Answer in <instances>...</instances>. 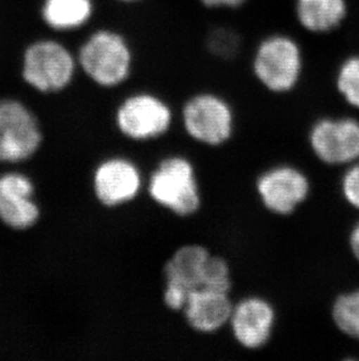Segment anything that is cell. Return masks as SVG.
Segmentation results:
<instances>
[{
	"instance_id": "1",
	"label": "cell",
	"mask_w": 359,
	"mask_h": 361,
	"mask_svg": "<svg viewBox=\"0 0 359 361\" xmlns=\"http://www.w3.org/2000/svg\"><path fill=\"white\" fill-rule=\"evenodd\" d=\"M81 71L99 88L115 89L129 81L134 51L125 35L115 28H99L88 35L76 54Z\"/></svg>"
},
{
	"instance_id": "2",
	"label": "cell",
	"mask_w": 359,
	"mask_h": 361,
	"mask_svg": "<svg viewBox=\"0 0 359 361\" xmlns=\"http://www.w3.org/2000/svg\"><path fill=\"white\" fill-rule=\"evenodd\" d=\"M147 193L156 204L179 218H188L200 211V185L193 163L180 154L159 161L147 183Z\"/></svg>"
},
{
	"instance_id": "3",
	"label": "cell",
	"mask_w": 359,
	"mask_h": 361,
	"mask_svg": "<svg viewBox=\"0 0 359 361\" xmlns=\"http://www.w3.org/2000/svg\"><path fill=\"white\" fill-rule=\"evenodd\" d=\"M252 74L263 88L273 94H286L296 88L303 73V53L291 35L273 33L254 49Z\"/></svg>"
},
{
	"instance_id": "4",
	"label": "cell",
	"mask_w": 359,
	"mask_h": 361,
	"mask_svg": "<svg viewBox=\"0 0 359 361\" xmlns=\"http://www.w3.org/2000/svg\"><path fill=\"white\" fill-rule=\"evenodd\" d=\"M78 72L76 54L61 41L32 42L23 56V79L37 92L55 94L68 88Z\"/></svg>"
},
{
	"instance_id": "5",
	"label": "cell",
	"mask_w": 359,
	"mask_h": 361,
	"mask_svg": "<svg viewBox=\"0 0 359 361\" xmlns=\"http://www.w3.org/2000/svg\"><path fill=\"white\" fill-rule=\"evenodd\" d=\"M181 121L187 135L206 147H220L234 135V108L217 92L207 90L190 96L183 103Z\"/></svg>"
},
{
	"instance_id": "6",
	"label": "cell",
	"mask_w": 359,
	"mask_h": 361,
	"mask_svg": "<svg viewBox=\"0 0 359 361\" xmlns=\"http://www.w3.org/2000/svg\"><path fill=\"white\" fill-rule=\"evenodd\" d=\"M170 103L152 92H134L115 108V128L133 142H146L166 135L173 126Z\"/></svg>"
},
{
	"instance_id": "7",
	"label": "cell",
	"mask_w": 359,
	"mask_h": 361,
	"mask_svg": "<svg viewBox=\"0 0 359 361\" xmlns=\"http://www.w3.org/2000/svg\"><path fill=\"white\" fill-rule=\"evenodd\" d=\"M256 191L261 204L273 214H291L310 193V183L298 167L277 165L264 171L256 180Z\"/></svg>"
},
{
	"instance_id": "8",
	"label": "cell",
	"mask_w": 359,
	"mask_h": 361,
	"mask_svg": "<svg viewBox=\"0 0 359 361\" xmlns=\"http://www.w3.org/2000/svg\"><path fill=\"white\" fill-rule=\"evenodd\" d=\"M143 185V174L138 165L122 156L103 159L92 174L96 199L106 208L119 207L134 200Z\"/></svg>"
},
{
	"instance_id": "9",
	"label": "cell",
	"mask_w": 359,
	"mask_h": 361,
	"mask_svg": "<svg viewBox=\"0 0 359 361\" xmlns=\"http://www.w3.org/2000/svg\"><path fill=\"white\" fill-rule=\"evenodd\" d=\"M309 143L323 163H353L359 159V122L351 117L321 118L310 129Z\"/></svg>"
},
{
	"instance_id": "10",
	"label": "cell",
	"mask_w": 359,
	"mask_h": 361,
	"mask_svg": "<svg viewBox=\"0 0 359 361\" xmlns=\"http://www.w3.org/2000/svg\"><path fill=\"white\" fill-rule=\"evenodd\" d=\"M277 314L275 307L264 297L248 296L234 304L229 326L239 346L257 351L271 341Z\"/></svg>"
},
{
	"instance_id": "11",
	"label": "cell",
	"mask_w": 359,
	"mask_h": 361,
	"mask_svg": "<svg viewBox=\"0 0 359 361\" xmlns=\"http://www.w3.org/2000/svg\"><path fill=\"white\" fill-rule=\"evenodd\" d=\"M34 188L26 176L7 173L0 177V220L13 229H27L37 224L40 209Z\"/></svg>"
},
{
	"instance_id": "12",
	"label": "cell",
	"mask_w": 359,
	"mask_h": 361,
	"mask_svg": "<svg viewBox=\"0 0 359 361\" xmlns=\"http://www.w3.org/2000/svg\"><path fill=\"white\" fill-rule=\"evenodd\" d=\"M234 305L230 293L200 288L189 293L183 318L196 334H214L229 325Z\"/></svg>"
},
{
	"instance_id": "13",
	"label": "cell",
	"mask_w": 359,
	"mask_h": 361,
	"mask_svg": "<svg viewBox=\"0 0 359 361\" xmlns=\"http://www.w3.org/2000/svg\"><path fill=\"white\" fill-rule=\"evenodd\" d=\"M211 252L200 243L181 245L163 264L165 284L180 286L191 293L200 289L206 263Z\"/></svg>"
},
{
	"instance_id": "14",
	"label": "cell",
	"mask_w": 359,
	"mask_h": 361,
	"mask_svg": "<svg viewBox=\"0 0 359 361\" xmlns=\"http://www.w3.org/2000/svg\"><path fill=\"white\" fill-rule=\"evenodd\" d=\"M348 14L346 0H295V17L303 30L316 35L334 31Z\"/></svg>"
},
{
	"instance_id": "15",
	"label": "cell",
	"mask_w": 359,
	"mask_h": 361,
	"mask_svg": "<svg viewBox=\"0 0 359 361\" xmlns=\"http://www.w3.org/2000/svg\"><path fill=\"white\" fill-rule=\"evenodd\" d=\"M95 0H44L41 18L55 32L81 30L95 16Z\"/></svg>"
},
{
	"instance_id": "16",
	"label": "cell",
	"mask_w": 359,
	"mask_h": 361,
	"mask_svg": "<svg viewBox=\"0 0 359 361\" xmlns=\"http://www.w3.org/2000/svg\"><path fill=\"white\" fill-rule=\"evenodd\" d=\"M42 135L37 121L0 133V163H17L32 157L40 147Z\"/></svg>"
},
{
	"instance_id": "17",
	"label": "cell",
	"mask_w": 359,
	"mask_h": 361,
	"mask_svg": "<svg viewBox=\"0 0 359 361\" xmlns=\"http://www.w3.org/2000/svg\"><path fill=\"white\" fill-rule=\"evenodd\" d=\"M332 318L343 334L359 341V289L337 297L332 305Z\"/></svg>"
},
{
	"instance_id": "18",
	"label": "cell",
	"mask_w": 359,
	"mask_h": 361,
	"mask_svg": "<svg viewBox=\"0 0 359 361\" xmlns=\"http://www.w3.org/2000/svg\"><path fill=\"white\" fill-rule=\"evenodd\" d=\"M232 286L234 282L230 263L223 256L211 252L204 267L203 280L201 288L230 293Z\"/></svg>"
},
{
	"instance_id": "19",
	"label": "cell",
	"mask_w": 359,
	"mask_h": 361,
	"mask_svg": "<svg viewBox=\"0 0 359 361\" xmlns=\"http://www.w3.org/2000/svg\"><path fill=\"white\" fill-rule=\"evenodd\" d=\"M336 85L346 103L359 109V55L350 56L339 66Z\"/></svg>"
},
{
	"instance_id": "20",
	"label": "cell",
	"mask_w": 359,
	"mask_h": 361,
	"mask_svg": "<svg viewBox=\"0 0 359 361\" xmlns=\"http://www.w3.org/2000/svg\"><path fill=\"white\" fill-rule=\"evenodd\" d=\"M34 121L37 117L31 110L17 99H0V133Z\"/></svg>"
},
{
	"instance_id": "21",
	"label": "cell",
	"mask_w": 359,
	"mask_h": 361,
	"mask_svg": "<svg viewBox=\"0 0 359 361\" xmlns=\"http://www.w3.org/2000/svg\"><path fill=\"white\" fill-rule=\"evenodd\" d=\"M343 197L353 207L359 209V163L353 164L342 179Z\"/></svg>"
},
{
	"instance_id": "22",
	"label": "cell",
	"mask_w": 359,
	"mask_h": 361,
	"mask_svg": "<svg viewBox=\"0 0 359 361\" xmlns=\"http://www.w3.org/2000/svg\"><path fill=\"white\" fill-rule=\"evenodd\" d=\"M189 293L180 286L165 284L163 290V302L168 310L182 312Z\"/></svg>"
},
{
	"instance_id": "23",
	"label": "cell",
	"mask_w": 359,
	"mask_h": 361,
	"mask_svg": "<svg viewBox=\"0 0 359 361\" xmlns=\"http://www.w3.org/2000/svg\"><path fill=\"white\" fill-rule=\"evenodd\" d=\"M211 44L214 46L215 51L218 54L227 55L236 51L238 44L234 33L229 31H218L215 33Z\"/></svg>"
},
{
	"instance_id": "24",
	"label": "cell",
	"mask_w": 359,
	"mask_h": 361,
	"mask_svg": "<svg viewBox=\"0 0 359 361\" xmlns=\"http://www.w3.org/2000/svg\"><path fill=\"white\" fill-rule=\"evenodd\" d=\"M208 8H224V10H237L244 6L248 0H199Z\"/></svg>"
},
{
	"instance_id": "25",
	"label": "cell",
	"mask_w": 359,
	"mask_h": 361,
	"mask_svg": "<svg viewBox=\"0 0 359 361\" xmlns=\"http://www.w3.org/2000/svg\"><path fill=\"white\" fill-rule=\"evenodd\" d=\"M349 245L353 256L359 261V222L350 233Z\"/></svg>"
},
{
	"instance_id": "26",
	"label": "cell",
	"mask_w": 359,
	"mask_h": 361,
	"mask_svg": "<svg viewBox=\"0 0 359 361\" xmlns=\"http://www.w3.org/2000/svg\"><path fill=\"white\" fill-rule=\"evenodd\" d=\"M113 1H117L119 4H125V5H132V4L143 3L145 0H113Z\"/></svg>"
}]
</instances>
